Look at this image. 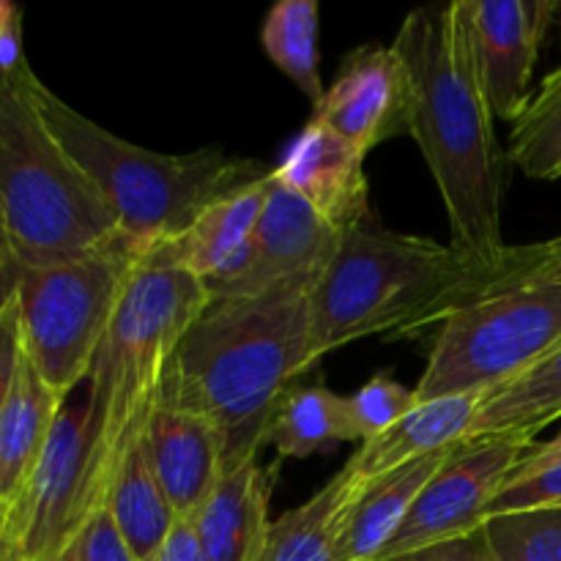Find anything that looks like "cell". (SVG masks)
<instances>
[{"instance_id": "cell-13", "label": "cell", "mask_w": 561, "mask_h": 561, "mask_svg": "<svg viewBox=\"0 0 561 561\" xmlns=\"http://www.w3.org/2000/svg\"><path fill=\"white\" fill-rule=\"evenodd\" d=\"M411 104V77L398 49L362 44L343 58L312 118L367 157L381 142L409 135Z\"/></svg>"}, {"instance_id": "cell-35", "label": "cell", "mask_w": 561, "mask_h": 561, "mask_svg": "<svg viewBox=\"0 0 561 561\" xmlns=\"http://www.w3.org/2000/svg\"><path fill=\"white\" fill-rule=\"evenodd\" d=\"M0 561H22L20 542L11 524V507H0Z\"/></svg>"}, {"instance_id": "cell-33", "label": "cell", "mask_w": 561, "mask_h": 561, "mask_svg": "<svg viewBox=\"0 0 561 561\" xmlns=\"http://www.w3.org/2000/svg\"><path fill=\"white\" fill-rule=\"evenodd\" d=\"M20 359V321H16V301L14 296H11V299L0 307V411H3L5 400H9L11 387H14Z\"/></svg>"}, {"instance_id": "cell-17", "label": "cell", "mask_w": 561, "mask_h": 561, "mask_svg": "<svg viewBox=\"0 0 561 561\" xmlns=\"http://www.w3.org/2000/svg\"><path fill=\"white\" fill-rule=\"evenodd\" d=\"M274 469H263L261 460L228 471L211 496L190 518L208 561H261L266 551L272 524Z\"/></svg>"}, {"instance_id": "cell-23", "label": "cell", "mask_w": 561, "mask_h": 561, "mask_svg": "<svg viewBox=\"0 0 561 561\" xmlns=\"http://www.w3.org/2000/svg\"><path fill=\"white\" fill-rule=\"evenodd\" d=\"M104 510L115 520L137 561H153L179 524V515L153 477L151 466L142 458L140 447L131 449L129 458L115 471Z\"/></svg>"}, {"instance_id": "cell-22", "label": "cell", "mask_w": 561, "mask_h": 561, "mask_svg": "<svg viewBox=\"0 0 561 561\" xmlns=\"http://www.w3.org/2000/svg\"><path fill=\"white\" fill-rule=\"evenodd\" d=\"M351 442H359V436L351 420L348 398L321 383H294L274 405L263 431V447H274L285 460L332 453Z\"/></svg>"}, {"instance_id": "cell-4", "label": "cell", "mask_w": 561, "mask_h": 561, "mask_svg": "<svg viewBox=\"0 0 561 561\" xmlns=\"http://www.w3.org/2000/svg\"><path fill=\"white\" fill-rule=\"evenodd\" d=\"M38 77L0 88V307L25 268L93 255L124 239L75 159L38 115Z\"/></svg>"}, {"instance_id": "cell-30", "label": "cell", "mask_w": 561, "mask_h": 561, "mask_svg": "<svg viewBox=\"0 0 561 561\" xmlns=\"http://www.w3.org/2000/svg\"><path fill=\"white\" fill-rule=\"evenodd\" d=\"M75 548L77 561H137L104 507L91 513V518L85 520L82 531L77 535Z\"/></svg>"}, {"instance_id": "cell-9", "label": "cell", "mask_w": 561, "mask_h": 561, "mask_svg": "<svg viewBox=\"0 0 561 561\" xmlns=\"http://www.w3.org/2000/svg\"><path fill=\"white\" fill-rule=\"evenodd\" d=\"M88 400H66L42 460L11 507L22 561H58L77 540L91 513Z\"/></svg>"}, {"instance_id": "cell-6", "label": "cell", "mask_w": 561, "mask_h": 561, "mask_svg": "<svg viewBox=\"0 0 561 561\" xmlns=\"http://www.w3.org/2000/svg\"><path fill=\"white\" fill-rule=\"evenodd\" d=\"M33 96L47 129L91 179L121 236L140 250L142 261L159 244L190 228L211 203L272 173L266 164L230 157L222 148L157 153L121 140L69 107L42 80L33 88Z\"/></svg>"}, {"instance_id": "cell-8", "label": "cell", "mask_w": 561, "mask_h": 561, "mask_svg": "<svg viewBox=\"0 0 561 561\" xmlns=\"http://www.w3.org/2000/svg\"><path fill=\"white\" fill-rule=\"evenodd\" d=\"M561 343V268H546L466 307L436 332L416 383L420 403L485 394Z\"/></svg>"}, {"instance_id": "cell-25", "label": "cell", "mask_w": 561, "mask_h": 561, "mask_svg": "<svg viewBox=\"0 0 561 561\" xmlns=\"http://www.w3.org/2000/svg\"><path fill=\"white\" fill-rule=\"evenodd\" d=\"M261 44L268 60L296 82L318 107L327 93L318 60V3L316 0H279L261 25Z\"/></svg>"}, {"instance_id": "cell-27", "label": "cell", "mask_w": 561, "mask_h": 561, "mask_svg": "<svg viewBox=\"0 0 561 561\" xmlns=\"http://www.w3.org/2000/svg\"><path fill=\"white\" fill-rule=\"evenodd\" d=\"M496 561H561V504L485 520Z\"/></svg>"}, {"instance_id": "cell-7", "label": "cell", "mask_w": 561, "mask_h": 561, "mask_svg": "<svg viewBox=\"0 0 561 561\" xmlns=\"http://www.w3.org/2000/svg\"><path fill=\"white\" fill-rule=\"evenodd\" d=\"M142 263L129 239L42 268L14 283L20 345L44 383L69 400L91 376L93 356Z\"/></svg>"}, {"instance_id": "cell-20", "label": "cell", "mask_w": 561, "mask_h": 561, "mask_svg": "<svg viewBox=\"0 0 561 561\" xmlns=\"http://www.w3.org/2000/svg\"><path fill=\"white\" fill-rule=\"evenodd\" d=\"M66 398L47 387L22 354L14 387L0 411V507H14L42 460Z\"/></svg>"}, {"instance_id": "cell-24", "label": "cell", "mask_w": 561, "mask_h": 561, "mask_svg": "<svg viewBox=\"0 0 561 561\" xmlns=\"http://www.w3.org/2000/svg\"><path fill=\"white\" fill-rule=\"evenodd\" d=\"M359 480L340 471L310 502L272 524L261 561H337V535Z\"/></svg>"}, {"instance_id": "cell-36", "label": "cell", "mask_w": 561, "mask_h": 561, "mask_svg": "<svg viewBox=\"0 0 561 561\" xmlns=\"http://www.w3.org/2000/svg\"><path fill=\"white\" fill-rule=\"evenodd\" d=\"M546 244V263L548 268H561V236L551 241H542Z\"/></svg>"}, {"instance_id": "cell-19", "label": "cell", "mask_w": 561, "mask_h": 561, "mask_svg": "<svg viewBox=\"0 0 561 561\" xmlns=\"http://www.w3.org/2000/svg\"><path fill=\"white\" fill-rule=\"evenodd\" d=\"M480 398L482 394H453V398L420 403L381 436L362 444L343 469L354 480L365 482L378 474H387L398 466L411 463V460L455 447L469 433Z\"/></svg>"}, {"instance_id": "cell-12", "label": "cell", "mask_w": 561, "mask_h": 561, "mask_svg": "<svg viewBox=\"0 0 561 561\" xmlns=\"http://www.w3.org/2000/svg\"><path fill=\"white\" fill-rule=\"evenodd\" d=\"M340 230L310 203L279 184L272 173L268 201L261 214L247 261L222 283L206 285L211 299H241L296 279H321L337 255Z\"/></svg>"}, {"instance_id": "cell-38", "label": "cell", "mask_w": 561, "mask_h": 561, "mask_svg": "<svg viewBox=\"0 0 561 561\" xmlns=\"http://www.w3.org/2000/svg\"><path fill=\"white\" fill-rule=\"evenodd\" d=\"M58 561H77V548H75V542H71V548H69V551H66L64 557H60Z\"/></svg>"}, {"instance_id": "cell-34", "label": "cell", "mask_w": 561, "mask_h": 561, "mask_svg": "<svg viewBox=\"0 0 561 561\" xmlns=\"http://www.w3.org/2000/svg\"><path fill=\"white\" fill-rule=\"evenodd\" d=\"M153 561H208L190 520H179Z\"/></svg>"}, {"instance_id": "cell-16", "label": "cell", "mask_w": 561, "mask_h": 561, "mask_svg": "<svg viewBox=\"0 0 561 561\" xmlns=\"http://www.w3.org/2000/svg\"><path fill=\"white\" fill-rule=\"evenodd\" d=\"M137 447L179 520H190L225 477L217 431L186 411L159 405Z\"/></svg>"}, {"instance_id": "cell-1", "label": "cell", "mask_w": 561, "mask_h": 561, "mask_svg": "<svg viewBox=\"0 0 561 561\" xmlns=\"http://www.w3.org/2000/svg\"><path fill=\"white\" fill-rule=\"evenodd\" d=\"M546 244L510 247L502 261L383 228L370 214L340 236L312 288V365L362 337H414L442 329L485 296L546 272Z\"/></svg>"}, {"instance_id": "cell-18", "label": "cell", "mask_w": 561, "mask_h": 561, "mask_svg": "<svg viewBox=\"0 0 561 561\" xmlns=\"http://www.w3.org/2000/svg\"><path fill=\"white\" fill-rule=\"evenodd\" d=\"M455 447L359 482L340 524L337 561H381L420 493Z\"/></svg>"}, {"instance_id": "cell-28", "label": "cell", "mask_w": 561, "mask_h": 561, "mask_svg": "<svg viewBox=\"0 0 561 561\" xmlns=\"http://www.w3.org/2000/svg\"><path fill=\"white\" fill-rule=\"evenodd\" d=\"M553 504H561V453L535 447L499 488L488 507V518L520 513V510L553 507Z\"/></svg>"}, {"instance_id": "cell-39", "label": "cell", "mask_w": 561, "mask_h": 561, "mask_svg": "<svg viewBox=\"0 0 561 561\" xmlns=\"http://www.w3.org/2000/svg\"><path fill=\"white\" fill-rule=\"evenodd\" d=\"M557 179H561V162H559V168H557V173H553V181Z\"/></svg>"}, {"instance_id": "cell-15", "label": "cell", "mask_w": 561, "mask_h": 561, "mask_svg": "<svg viewBox=\"0 0 561 561\" xmlns=\"http://www.w3.org/2000/svg\"><path fill=\"white\" fill-rule=\"evenodd\" d=\"M272 173L197 214L195 222L146 255L148 263L173 266L201 283L228 279L247 261L261 214L268 201Z\"/></svg>"}, {"instance_id": "cell-26", "label": "cell", "mask_w": 561, "mask_h": 561, "mask_svg": "<svg viewBox=\"0 0 561 561\" xmlns=\"http://www.w3.org/2000/svg\"><path fill=\"white\" fill-rule=\"evenodd\" d=\"M507 157L526 179L553 181L561 162V66L542 80L510 131Z\"/></svg>"}, {"instance_id": "cell-11", "label": "cell", "mask_w": 561, "mask_h": 561, "mask_svg": "<svg viewBox=\"0 0 561 561\" xmlns=\"http://www.w3.org/2000/svg\"><path fill=\"white\" fill-rule=\"evenodd\" d=\"M480 91L493 118L515 124L535 99L531 75L557 16L553 0H458Z\"/></svg>"}, {"instance_id": "cell-5", "label": "cell", "mask_w": 561, "mask_h": 561, "mask_svg": "<svg viewBox=\"0 0 561 561\" xmlns=\"http://www.w3.org/2000/svg\"><path fill=\"white\" fill-rule=\"evenodd\" d=\"M208 299L206 283L181 268L137 266L88 376L93 510L104 507L115 471L140 444L162 400L170 359Z\"/></svg>"}, {"instance_id": "cell-31", "label": "cell", "mask_w": 561, "mask_h": 561, "mask_svg": "<svg viewBox=\"0 0 561 561\" xmlns=\"http://www.w3.org/2000/svg\"><path fill=\"white\" fill-rule=\"evenodd\" d=\"M33 75L22 47V9L0 0V88L14 85Z\"/></svg>"}, {"instance_id": "cell-2", "label": "cell", "mask_w": 561, "mask_h": 561, "mask_svg": "<svg viewBox=\"0 0 561 561\" xmlns=\"http://www.w3.org/2000/svg\"><path fill=\"white\" fill-rule=\"evenodd\" d=\"M316 283L208 299L170 359L159 405L201 416L217 431L225 474L257 460L274 405L312 367Z\"/></svg>"}, {"instance_id": "cell-10", "label": "cell", "mask_w": 561, "mask_h": 561, "mask_svg": "<svg viewBox=\"0 0 561 561\" xmlns=\"http://www.w3.org/2000/svg\"><path fill=\"white\" fill-rule=\"evenodd\" d=\"M531 449V438H463L420 493L381 561L482 529L493 496Z\"/></svg>"}, {"instance_id": "cell-21", "label": "cell", "mask_w": 561, "mask_h": 561, "mask_svg": "<svg viewBox=\"0 0 561 561\" xmlns=\"http://www.w3.org/2000/svg\"><path fill=\"white\" fill-rule=\"evenodd\" d=\"M561 420V343L520 376L488 389L466 438H531Z\"/></svg>"}, {"instance_id": "cell-14", "label": "cell", "mask_w": 561, "mask_h": 561, "mask_svg": "<svg viewBox=\"0 0 561 561\" xmlns=\"http://www.w3.org/2000/svg\"><path fill=\"white\" fill-rule=\"evenodd\" d=\"M272 173L340 233L373 214L365 153L321 121L310 118Z\"/></svg>"}, {"instance_id": "cell-32", "label": "cell", "mask_w": 561, "mask_h": 561, "mask_svg": "<svg viewBox=\"0 0 561 561\" xmlns=\"http://www.w3.org/2000/svg\"><path fill=\"white\" fill-rule=\"evenodd\" d=\"M387 561H496L485 526L471 535L455 537V540L433 542V546L416 548V551L400 553Z\"/></svg>"}, {"instance_id": "cell-37", "label": "cell", "mask_w": 561, "mask_h": 561, "mask_svg": "<svg viewBox=\"0 0 561 561\" xmlns=\"http://www.w3.org/2000/svg\"><path fill=\"white\" fill-rule=\"evenodd\" d=\"M542 449H546V453H561V431L557 433V438H553L551 444H542Z\"/></svg>"}, {"instance_id": "cell-3", "label": "cell", "mask_w": 561, "mask_h": 561, "mask_svg": "<svg viewBox=\"0 0 561 561\" xmlns=\"http://www.w3.org/2000/svg\"><path fill=\"white\" fill-rule=\"evenodd\" d=\"M392 47L411 77V131L447 208L455 250L482 261L510 252L502 236L507 151L493 131L458 0L409 11Z\"/></svg>"}, {"instance_id": "cell-29", "label": "cell", "mask_w": 561, "mask_h": 561, "mask_svg": "<svg viewBox=\"0 0 561 561\" xmlns=\"http://www.w3.org/2000/svg\"><path fill=\"white\" fill-rule=\"evenodd\" d=\"M416 405H420L416 389L403 387V383H398L389 376L370 378L365 387H359L348 398V411L351 420H354L359 444L381 436V433L389 431L394 422H400L405 414H411Z\"/></svg>"}]
</instances>
